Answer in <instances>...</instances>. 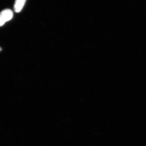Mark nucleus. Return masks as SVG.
<instances>
[{"label": "nucleus", "mask_w": 146, "mask_h": 146, "mask_svg": "<svg viewBox=\"0 0 146 146\" xmlns=\"http://www.w3.org/2000/svg\"><path fill=\"white\" fill-rule=\"evenodd\" d=\"M27 0H16L14 5V10L16 13L21 12L25 5Z\"/></svg>", "instance_id": "2"}, {"label": "nucleus", "mask_w": 146, "mask_h": 146, "mask_svg": "<svg viewBox=\"0 0 146 146\" xmlns=\"http://www.w3.org/2000/svg\"><path fill=\"white\" fill-rule=\"evenodd\" d=\"M1 50H2L1 48V47H0V52H1Z\"/></svg>", "instance_id": "3"}, {"label": "nucleus", "mask_w": 146, "mask_h": 146, "mask_svg": "<svg viewBox=\"0 0 146 146\" xmlns=\"http://www.w3.org/2000/svg\"><path fill=\"white\" fill-rule=\"evenodd\" d=\"M13 16V11L10 9H5L0 13V27L2 26L6 22L10 21Z\"/></svg>", "instance_id": "1"}]
</instances>
